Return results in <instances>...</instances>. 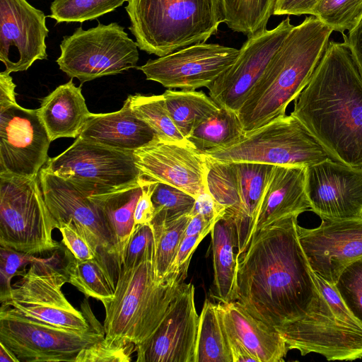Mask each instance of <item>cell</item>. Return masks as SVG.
<instances>
[{"mask_svg": "<svg viewBox=\"0 0 362 362\" xmlns=\"http://www.w3.org/2000/svg\"><path fill=\"white\" fill-rule=\"evenodd\" d=\"M146 179L177 187L195 199L207 192L208 158L190 144L157 139L134 152Z\"/></svg>", "mask_w": 362, "mask_h": 362, "instance_id": "21", "label": "cell"}, {"mask_svg": "<svg viewBox=\"0 0 362 362\" xmlns=\"http://www.w3.org/2000/svg\"><path fill=\"white\" fill-rule=\"evenodd\" d=\"M220 163H257L304 166L331 158L300 122L291 115L277 117L235 144L204 153Z\"/></svg>", "mask_w": 362, "mask_h": 362, "instance_id": "7", "label": "cell"}, {"mask_svg": "<svg viewBox=\"0 0 362 362\" xmlns=\"http://www.w3.org/2000/svg\"><path fill=\"white\" fill-rule=\"evenodd\" d=\"M362 15V0H320L312 16L333 30L344 34Z\"/></svg>", "mask_w": 362, "mask_h": 362, "instance_id": "39", "label": "cell"}, {"mask_svg": "<svg viewBox=\"0 0 362 362\" xmlns=\"http://www.w3.org/2000/svg\"><path fill=\"white\" fill-rule=\"evenodd\" d=\"M59 47L60 70L81 83L135 68L139 56L138 44L117 23L77 28L63 37Z\"/></svg>", "mask_w": 362, "mask_h": 362, "instance_id": "9", "label": "cell"}, {"mask_svg": "<svg viewBox=\"0 0 362 362\" xmlns=\"http://www.w3.org/2000/svg\"><path fill=\"white\" fill-rule=\"evenodd\" d=\"M152 250H156V246L154 233L151 223L135 226L125 249L122 266L124 267L132 266Z\"/></svg>", "mask_w": 362, "mask_h": 362, "instance_id": "43", "label": "cell"}, {"mask_svg": "<svg viewBox=\"0 0 362 362\" xmlns=\"http://www.w3.org/2000/svg\"><path fill=\"white\" fill-rule=\"evenodd\" d=\"M155 214L151 221L167 222L189 214L195 198L168 184L157 182L151 196Z\"/></svg>", "mask_w": 362, "mask_h": 362, "instance_id": "38", "label": "cell"}, {"mask_svg": "<svg viewBox=\"0 0 362 362\" xmlns=\"http://www.w3.org/2000/svg\"><path fill=\"white\" fill-rule=\"evenodd\" d=\"M51 141L37 109L0 107V175L37 177Z\"/></svg>", "mask_w": 362, "mask_h": 362, "instance_id": "16", "label": "cell"}, {"mask_svg": "<svg viewBox=\"0 0 362 362\" xmlns=\"http://www.w3.org/2000/svg\"><path fill=\"white\" fill-rule=\"evenodd\" d=\"M144 178V181L142 185V192L137 202L134 214L135 226L138 224L150 223L155 214L151 196L157 182L148 180L145 177Z\"/></svg>", "mask_w": 362, "mask_h": 362, "instance_id": "45", "label": "cell"}, {"mask_svg": "<svg viewBox=\"0 0 362 362\" xmlns=\"http://www.w3.org/2000/svg\"><path fill=\"white\" fill-rule=\"evenodd\" d=\"M334 286L346 308L362 325V257L343 269Z\"/></svg>", "mask_w": 362, "mask_h": 362, "instance_id": "40", "label": "cell"}, {"mask_svg": "<svg viewBox=\"0 0 362 362\" xmlns=\"http://www.w3.org/2000/svg\"><path fill=\"white\" fill-rule=\"evenodd\" d=\"M194 286L185 284L153 334L136 346L137 362H195L199 326Z\"/></svg>", "mask_w": 362, "mask_h": 362, "instance_id": "18", "label": "cell"}, {"mask_svg": "<svg viewBox=\"0 0 362 362\" xmlns=\"http://www.w3.org/2000/svg\"><path fill=\"white\" fill-rule=\"evenodd\" d=\"M136 350L133 343L114 341L104 337L83 348L75 362H129Z\"/></svg>", "mask_w": 362, "mask_h": 362, "instance_id": "41", "label": "cell"}, {"mask_svg": "<svg viewBox=\"0 0 362 362\" xmlns=\"http://www.w3.org/2000/svg\"><path fill=\"white\" fill-rule=\"evenodd\" d=\"M297 232L311 269L332 285L349 264L362 257V218L322 219L315 228L298 224Z\"/></svg>", "mask_w": 362, "mask_h": 362, "instance_id": "19", "label": "cell"}, {"mask_svg": "<svg viewBox=\"0 0 362 362\" xmlns=\"http://www.w3.org/2000/svg\"><path fill=\"white\" fill-rule=\"evenodd\" d=\"M305 189L321 219L362 218V168L327 158L306 167Z\"/></svg>", "mask_w": 362, "mask_h": 362, "instance_id": "17", "label": "cell"}, {"mask_svg": "<svg viewBox=\"0 0 362 362\" xmlns=\"http://www.w3.org/2000/svg\"><path fill=\"white\" fill-rule=\"evenodd\" d=\"M127 100L132 110L156 132L159 139L192 145L171 119L163 94L130 95Z\"/></svg>", "mask_w": 362, "mask_h": 362, "instance_id": "34", "label": "cell"}, {"mask_svg": "<svg viewBox=\"0 0 362 362\" xmlns=\"http://www.w3.org/2000/svg\"><path fill=\"white\" fill-rule=\"evenodd\" d=\"M16 84L10 74L4 71L0 73V107L16 103Z\"/></svg>", "mask_w": 362, "mask_h": 362, "instance_id": "50", "label": "cell"}, {"mask_svg": "<svg viewBox=\"0 0 362 362\" xmlns=\"http://www.w3.org/2000/svg\"><path fill=\"white\" fill-rule=\"evenodd\" d=\"M291 115L332 159L362 168V75L344 42H329Z\"/></svg>", "mask_w": 362, "mask_h": 362, "instance_id": "2", "label": "cell"}, {"mask_svg": "<svg viewBox=\"0 0 362 362\" xmlns=\"http://www.w3.org/2000/svg\"><path fill=\"white\" fill-rule=\"evenodd\" d=\"M144 178L127 188L99 196H92L101 206L113 236L120 267L125 249L134 230V210L142 192Z\"/></svg>", "mask_w": 362, "mask_h": 362, "instance_id": "28", "label": "cell"}, {"mask_svg": "<svg viewBox=\"0 0 362 362\" xmlns=\"http://www.w3.org/2000/svg\"><path fill=\"white\" fill-rule=\"evenodd\" d=\"M45 13L26 0H0V61L4 71L28 70L47 57Z\"/></svg>", "mask_w": 362, "mask_h": 362, "instance_id": "20", "label": "cell"}, {"mask_svg": "<svg viewBox=\"0 0 362 362\" xmlns=\"http://www.w3.org/2000/svg\"><path fill=\"white\" fill-rule=\"evenodd\" d=\"M155 252L150 251L132 266L119 268L114 298L103 305L105 339L141 345L158 327L182 289L189 267L158 282Z\"/></svg>", "mask_w": 362, "mask_h": 362, "instance_id": "4", "label": "cell"}, {"mask_svg": "<svg viewBox=\"0 0 362 362\" xmlns=\"http://www.w3.org/2000/svg\"><path fill=\"white\" fill-rule=\"evenodd\" d=\"M125 10L139 48L158 57L206 42L226 22L222 0H128Z\"/></svg>", "mask_w": 362, "mask_h": 362, "instance_id": "5", "label": "cell"}, {"mask_svg": "<svg viewBox=\"0 0 362 362\" xmlns=\"http://www.w3.org/2000/svg\"><path fill=\"white\" fill-rule=\"evenodd\" d=\"M344 42L348 46L353 59L362 75V15L356 25L343 34Z\"/></svg>", "mask_w": 362, "mask_h": 362, "instance_id": "49", "label": "cell"}, {"mask_svg": "<svg viewBox=\"0 0 362 362\" xmlns=\"http://www.w3.org/2000/svg\"><path fill=\"white\" fill-rule=\"evenodd\" d=\"M57 229L62 235L63 244L76 259L86 260L96 257V254L88 240L72 222H59Z\"/></svg>", "mask_w": 362, "mask_h": 362, "instance_id": "44", "label": "cell"}, {"mask_svg": "<svg viewBox=\"0 0 362 362\" xmlns=\"http://www.w3.org/2000/svg\"><path fill=\"white\" fill-rule=\"evenodd\" d=\"M0 362H19L16 356L1 342Z\"/></svg>", "mask_w": 362, "mask_h": 362, "instance_id": "53", "label": "cell"}, {"mask_svg": "<svg viewBox=\"0 0 362 362\" xmlns=\"http://www.w3.org/2000/svg\"><path fill=\"white\" fill-rule=\"evenodd\" d=\"M44 259L0 246V301L3 302L8 297L13 276H22L26 272L25 266Z\"/></svg>", "mask_w": 362, "mask_h": 362, "instance_id": "42", "label": "cell"}, {"mask_svg": "<svg viewBox=\"0 0 362 362\" xmlns=\"http://www.w3.org/2000/svg\"><path fill=\"white\" fill-rule=\"evenodd\" d=\"M55 254L32 262L28 271L12 284L8 297L1 302L21 315L56 327L86 331L91 325L88 303L83 313L72 305L62 288L67 282L63 270L56 266Z\"/></svg>", "mask_w": 362, "mask_h": 362, "instance_id": "10", "label": "cell"}, {"mask_svg": "<svg viewBox=\"0 0 362 362\" xmlns=\"http://www.w3.org/2000/svg\"><path fill=\"white\" fill-rule=\"evenodd\" d=\"M190 216L184 237L200 234L206 236L211 233L216 223L207 221L204 216L199 214H190Z\"/></svg>", "mask_w": 362, "mask_h": 362, "instance_id": "51", "label": "cell"}, {"mask_svg": "<svg viewBox=\"0 0 362 362\" xmlns=\"http://www.w3.org/2000/svg\"><path fill=\"white\" fill-rule=\"evenodd\" d=\"M74 184L89 196L112 193L139 182L141 172L134 152L123 151L79 137L42 168Z\"/></svg>", "mask_w": 362, "mask_h": 362, "instance_id": "8", "label": "cell"}, {"mask_svg": "<svg viewBox=\"0 0 362 362\" xmlns=\"http://www.w3.org/2000/svg\"><path fill=\"white\" fill-rule=\"evenodd\" d=\"M190 214L167 222L151 221L155 239L154 269L157 281L165 279L184 238Z\"/></svg>", "mask_w": 362, "mask_h": 362, "instance_id": "35", "label": "cell"}, {"mask_svg": "<svg viewBox=\"0 0 362 362\" xmlns=\"http://www.w3.org/2000/svg\"><path fill=\"white\" fill-rule=\"evenodd\" d=\"M226 209L219 204L209 192H205L195 199L191 215L199 214L207 221L216 223L225 214Z\"/></svg>", "mask_w": 362, "mask_h": 362, "instance_id": "46", "label": "cell"}, {"mask_svg": "<svg viewBox=\"0 0 362 362\" xmlns=\"http://www.w3.org/2000/svg\"><path fill=\"white\" fill-rule=\"evenodd\" d=\"M111 148L134 152L157 139L156 132L130 107H123L111 113H91L78 136Z\"/></svg>", "mask_w": 362, "mask_h": 362, "instance_id": "22", "label": "cell"}, {"mask_svg": "<svg viewBox=\"0 0 362 362\" xmlns=\"http://www.w3.org/2000/svg\"><path fill=\"white\" fill-rule=\"evenodd\" d=\"M245 134L236 112L221 107L201 123L187 140L202 153L227 148L238 142Z\"/></svg>", "mask_w": 362, "mask_h": 362, "instance_id": "31", "label": "cell"}, {"mask_svg": "<svg viewBox=\"0 0 362 362\" xmlns=\"http://www.w3.org/2000/svg\"><path fill=\"white\" fill-rule=\"evenodd\" d=\"M55 228L38 176L0 175V246L32 255L52 252L60 247Z\"/></svg>", "mask_w": 362, "mask_h": 362, "instance_id": "6", "label": "cell"}, {"mask_svg": "<svg viewBox=\"0 0 362 362\" xmlns=\"http://www.w3.org/2000/svg\"><path fill=\"white\" fill-rule=\"evenodd\" d=\"M293 27L287 17L274 28L247 37L235 62L207 88L210 98L238 113Z\"/></svg>", "mask_w": 362, "mask_h": 362, "instance_id": "14", "label": "cell"}, {"mask_svg": "<svg viewBox=\"0 0 362 362\" xmlns=\"http://www.w3.org/2000/svg\"><path fill=\"white\" fill-rule=\"evenodd\" d=\"M195 362H233L218 304L209 300L199 316Z\"/></svg>", "mask_w": 362, "mask_h": 362, "instance_id": "32", "label": "cell"}, {"mask_svg": "<svg viewBox=\"0 0 362 362\" xmlns=\"http://www.w3.org/2000/svg\"><path fill=\"white\" fill-rule=\"evenodd\" d=\"M226 334L240 341L259 362L284 361L286 344L276 328L249 313L238 301L218 303Z\"/></svg>", "mask_w": 362, "mask_h": 362, "instance_id": "24", "label": "cell"}, {"mask_svg": "<svg viewBox=\"0 0 362 362\" xmlns=\"http://www.w3.org/2000/svg\"><path fill=\"white\" fill-rule=\"evenodd\" d=\"M297 218L261 229L237 257V300L275 328L305 316L320 293L298 239Z\"/></svg>", "mask_w": 362, "mask_h": 362, "instance_id": "1", "label": "cell"}, {"mask_svg": "<svg viewBox=\"0 0 362 362\" xmlns=\"http://www.w3.org/2000/svg\"><path fill=\"white\" fill-rule=\"evenodd\" d=\"M227 337L230 353L233 357V362H259L258 359L240 341L228 334Z\"/></svg>", "mask_w": 362, "mask_h": 362, "instance_id": "52", "label": "cell"}, {"mask_svg": "<svg viewBox=\"0 0 362 362\" xmlns=\"http://www.w3.org/2000/svg\"><path fill=\"white\" fill-rule=\"evenodd\" d=\"M207 158L208 191L226 209V213L233 217L237 214L240 204L235 163H220Z\"/></svg>", "mask_w": 362, "mask_h": 362, "instance_id": "36", "label": "cell"}, {"mask_svg": "<svg viewBox=\"0 0 362 362\" xmlns=\"http://www.w3.org/2000/svg\"><path fill=\"white\" fill-rule=\"evenodd\" d=\"M128 0H54L48 17L57 23H83L115 11Z\"/></svg>", "mask_w": 362, "mask_h": 362, "instance_id": "37", "label": "cell"}, {"mask_svg": "<svg viewBox=\"0 0 362 362\" xmlns=\"http://www.w3.org/2000/svg\"><path fill=\"white\" fill-rule=\"evenodd\" d=\"M64 255L66 262L62 270L67 282L87 298H93L103 305L112 300L116 281L102 262L96 257L86 260L76 259L66 247Z\"/></svg>", "mask_w": 362, "mask_h": 362, "instance_id": "29", "label": "cell"}, {"mask_svg": "<svg viewBox=\"0 0 362 362\" xmlns=\"http://www.w3.org/2000/svg\"><path fill=\"white\" fill-rule=\"evenodd\" d=\"M240 204L232 217L237 236L238 257L248 247L254 236L258 215L274 165L257 163H235Z\"/></svg>", "mask_w": 362, "mask_h": 362, "instance_id": "25", "label": "cell"}, {"mask_svg": "<svg viewBox=\"0 0 362 362\" xmlns=\"http://www.w3.org/2000/svg\"><path fill=\"white\" fill-rule=\"evenodd\" d=\"M211 235L214 265V293L221 303L237 300V236L233 218L225 214L214 224Z\"/></svg>", "mask_w": 362, "mask_h": 362, "instance_id": "27", "label": "cell"}, {"mask_svg": "<svg viewBox=\"0 0 362 362\" xmlns=\"http://www.w3.org/2000/svg\"><path fill=\"white\" fill-rule=\"evenodd\" d=\"M37 110L52 141L62 137L77 138L91 115L81 87H76L72 78L45 97Z\"/></svg>", "mask_w": 362, "mask_h": 362, "instance_id": "26", "label": "cell"}, {"mask_svg": "<svg viewBox=\"0 0 362 362\" xmlns=\"http://www.w3.org/2000/svg\"><path fill=\"white\" fill-rule=\"evenodd\" d=\"M205 237L206 235L200 234L183 238L180 243L177 254L167 276L169 275L178 274L184 268L189 267L193 252L195 251L198 245Z\"/></svg>", "mask_w": 362, "mask_h": 362, "instance_id": "47", "label": "cell"}, {"mask_svg": "<svg viewBox=\"0 0 362 362\" xmlns=\"http://www.w3.org/2000/svg\"><path fill=\"white\" fill-rule=\"evenodd\" d=\"M239 49L214 43H198L136 68L147 80L168 89L195 90L208 88L236 60Z\"/></svg>", "mask_w": 362, "mask_h": 362, "instance_id": "15", "label": "cell"}, {"mask_svg": "<svg viewBox=\"0 0 362 362\" xmlns=\"http://www.w3.org/2000/svg\"><path fill=\"white\" fill-rule=\"evenodd\" d=\"M332 32L313 16L293 27L238 112L245 132L286 115L308 83Z\"/></svg>", "mask_w": 362, "mask_h": 362, "instance_id": "3", "label": "cell"}, {"mask_svg": "<svg viewBox=\"0 0 362 362\" xmlns=\"http://www.w3.org/2000/svg\"><path fill=\"white\" fill-rule=\"evenodd\" d=\"M320 0H277L273 15H313Z\"/></svg>", "mask_w": 362, "mask_h": 362, "instance_id": "48", "label": "cell"}, {"mask_svg": "<svg viewBox=\"0 0 362 362\" xmlns=\"http://www.w3.org/2000/svg\"><path fill=\"white\" fill-rule=\"evenodd\" d=\"M39 182L45 203L57 224L71 221L88 240L96 258L117 280L120 263L113 236L98 202L71 182L42 168Z\"/></svg>", "mask_w": 362, "mask_h": 362, "instance_id": "13", "label": "cell"}, {"mask_svg": "<svg viewBox=\"0 0 362 362\" xmlns=\"http://www.w3.org/2000/svg\"><path fill=\"white\" fill-rule=\"evenodd\" d=\"M306 167L274 165L254 235L281 219L311 211L305 189Z\"/></svg>", "mask_w": 362, "mask_h": 362, "instance_id": "23", "label": "cell"}, {"mask_svg": "<svg viewBox=\"0 0 362 362\" xmlns=\"http://www.w3.org/2000/svg\"><path fill=\"white\" fill-rule=\"evenodd\" d=\"M276 329L288 349L302 356L316 353L328 361L362 358V325L346 307L331 306L321 291L305 316Z\"/></svg>", "mask_w": 362, "mask_h": 362, "instance_id": "11", "label": "cell"}, {"mask_svg": "<svg viewBox=\"0 0 362 362\" xmlns=\"http://www.w3.org/2000/svg\"><path fill=\"white\" fill-rule=\"evenodd\" d=\"M90 327L78 331L56 327L0 309V342L19 362H75L85 347L105 337L104 327L91 315Z\"/></svg>", "mask_w": 362, "mask_h": 362, "instance_id": "12", "label": "cell"}, {"mask_svg": "<svg viewBox=\"0 0 362 362\" xmlns=\"http://www.w3.org/2000/svg\"><path fill=\"white\" fill-rule=\"evenodd\" d=\"M163 95L171 119L187 139L201 123L220 109L203 91L168 89Z\"/></svg>", "mask_w": 362, "mask_h": 362, "instance_id": "30", "label": "cell"}, {"mask_svg": "<svg viewBox=\"0 0 362 362\" xmlns=\"http://www.w3.org/2000/svg\"><path fill=\"white\" fill-rule=\"evenodd\" d=\"M277 0H222L227 26L247 37L267 28Z\"/></svg>", "mask_w": 362, "mask_h": 362, "instance_id": "33", "label": "cell"}]
</instances>
